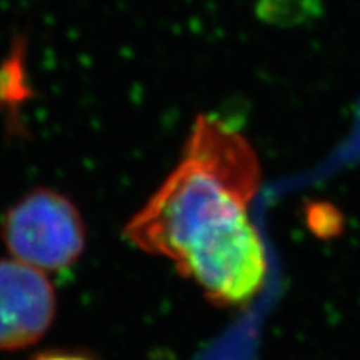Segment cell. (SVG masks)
<instances>
[{
    "label": "cell",
    "instance_id": "2",
    "mask_svg": "<svg viewBox=\"0 0 360 360\" xmlns=\"http://www.w3.org/2000/svg\"><path fill=\"white\" fill-rule=\"evenodd\" d=\"M2 236L13 259L42 272L69 267L85 244L79 210L64 195L47 188L30 192L8 210Z\"/></svg>",
    "mask_w": 360,
    "mask_h": 360
},
{
    "label": "cell",
    "instance_id": "4",
    "mask_svg": "<svg viewBox=\"0 0 360 360\" xmlns=\"http://www.w3.org/2000/svg\"><path fill=\"white\" fill-rule=\"evenodd\" d=\"M34 360H90V359H85L82 355H74V354H49V355H40V357Z\"/></svg>",
    "mask_w": 360,
    "mask_h": 360
},
{
    "label": "cell",
    "instance_id": "3",
    "mask_svg": "<svg viewBox=\"0 0 360 360\" xmlns=\"http://www.w3.org/2000/svg\"><path fill=\"white\" fill-rule=\"evenodd\" d=\"M56 315V292L42 270L17 259L0 260V349L37 342Z\"/></svg>",
    "mask_w": 360,
    "mask_h": 360
},
{
    "label": "cell",
    "instance_id": "1",
    "mask_svg": "<svg viewBox=\"0 0 360 360\" xmlns=\"http://www.w3.org/2000/svg\"><path fill=\"white\" fill-rule=\"evenodd\" d=\"M260 187L250 142L217 115L197 117L179 164L125 236L175 264L219 305L245 304L264 287L267 254L249 219Z\"/></svg>",
    "mask_w": 360,
    "mask_h": 360
}]
</instances>
